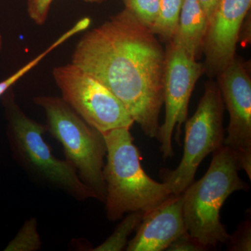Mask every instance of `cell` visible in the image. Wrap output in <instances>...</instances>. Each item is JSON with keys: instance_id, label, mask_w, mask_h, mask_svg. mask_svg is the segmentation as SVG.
<instances>
[{"instance_id": "9c48e42d", "label": "cell", "mask_w": 251, "mask_h": 251, "mask_svg": "<svg viewBox=\"0 0 251 251\" xmlns=\"http://www.w3.org/2000/svg\"><path fill=\"white\" fill-rule=\"evenodd\" d=\"M217 84L229 115L224 145L233 152L251 179V80L242 59L235 56L217 74Z\"/></svg>"}, {"instance_id": "5b68a950", "label": "cell", "mask_w": 251, "mask_h": 251, "mask_svg": "<svg viewBox=\"0 0 251 251\" xmlns=\"http://www.w3.org/2000/svg\"><path fill=\"white\" fill-rule=\"evenodd\" d=\"M34 102L45 112L48 131L62 145L66 161L97 195V200L105 202L103 171L106 145L102 133L88 125L61 97L40 96Z\"/></svg>"}, {"instance_id": "6da1fadb", "label": "cell", "mask_w": 251, "mask_h": 251, "mask_svg": "<svg viewBox=\"0 0 251 251\" xmlns=\"http://www.w3.org/2000/svg\"><path fill=\"white\" fill-rule=\"evenodd\" d=\"M72 63L111 91L144 133L157 138L166 50L150 29L125 9L81 37Z\"/></svg>"}, {"instance_id": "7402d4cb", "label": "cell", "mask_w": 251, "mask_h": 251, "mask_svg": "<svg viewBox=\"0 0 251 251\" xmlns=\"http://www.w3.org/2000/svg\"><path fill=\"white\" fill-rule=\"evenodd\" d=\"M85 1L86 2L92 3V4H100V3L103 2L106 0H85Z\"/></svg>"}, {"instance_id": "277c9868", "label": "cell", "mask_w": 251, "mask_h": 251, "mask_svg": "<svg viewBox=\"0 0 251 251\" xmlns=\"http://www.w3.org/2000/svg\"><path fill=\"white\" fill-rule=\"evenodd\" d=\"M2 98L10 147L24 171L41 184L61 190L78 201L97 200V195L82 182L72 165L54 156L44 139L47 127L23 111L11 88Z\"/></svg>"}, {"instance_id": "52a82bcc", "label": "cell", "mask_w": 251, "mask_h": 251, "mask_svg": "<svg viewBox=\"0 0 251 251\" xmlns=\"http://www.w3.org/2000/svg\"><path fill=\"white\" fill-rule=\"evenodd\" d=\"M52 77L61 98L100 133L130 128L134 124L125 105L111 91L73 63L54 68Z\"/></svg>"}, {"instance_id": "ac0fdd59", "label": "cell", "mask_w": 251, "mask_h": 251, "mask_svg": "<svg viewBox=\"0 0 251 251\" xmlns=\"http://www.w3.org/2000/svg\"><path fill=\"white\" fill-rule=\"evenodd\" d=\"M229 249L230 251H250L251 250V226L250 220H247L239 226L237 232L229 237Z\"/></svg>"}, {"instance_id": "ffe728a7", "label": "cell", "mask_w": 251, "mask_h": 251, "mask_svg": "<svg viewBox=\"0 0 251 251\" xmlns=\"http://www.w3.org/2000/svg\"><path fill=\"white\" fill-rule=\"evenodd\" d=\"M206 249L202 244L193 239L187 231L181 234L172 243L166 251H202Z\"/></svg>"}, {"instance_id": "603a6c76", "label": "cell", "mask_w": 251, "mask_h": 251, "mask_svg": "<svg viewBox=\"0 0 251 251\" xmlns=\"http://www.w3.org/2000/svg\"><path fill=\"white\" fill-rule=\"evenodd\" d=\"M3 47V39L2 36L0 34V52H1V50H2Z\"/></svg>"}, {"instance_id": "e0dca14e", "label": "cell", "mask_w": 251, "mask_h": 251, "mask_svg": "<svg viewBox=\"0 0 251 251\" xmlns=\"http://www.w3.org/2000/svg\"><path fill=\"white\" fill-rule=\"evenodd\" d=\"M125 9L142 24L151 29L156 21L161 0H123Z\"/></svg>"}, {"instance_id": "7a4b0ae2", "label": "cell", "mask_w": 251, "mask_h": 251, "mask_svg": "<svg viewBox=\"0 0 251 251\" xmlns=\"http://www.w3.org/2000/svg\"><path fill=\"white\" fill-rule=\"evenodd\" d=\"M130 129L115 128L102 133L106 145L103 171L105 211L110 221L132 211L150 210L173 196L164 182H157L144 171Z\"/></svg>"}, {"instance_id": "3957f363", "label": "cell", "mask_w": 251, "mask_h": 251, "mask_svg": "<svg viewBox=\"0 0 251 251\" xmlns=\"http://www.w3.org/2000/svg\"><path fill=\"white\" fill-rule=\"evenodd\" d=\"M242 170L233 152L222 145L213 152L205 175L183 193V214L186 231L206 249L228 242L220 213L227 198L248 188L239 177Z\"/></svg>"}, {"instance_id": "ba28073f", "label": "cell", "mask_w": 251, "mask_h": 251, "mask_svg": "<svg viewBox=\"0 0 251 251\" xmlns=\"http://www.w3.org/2000/svg\"><path fill=\"white\" fill-rule=\"evenodd\" d=\"M204 73L203 64L173 41L166 49V63L163 75V103L166 117L160 126L157 139L161 143L160 150L163 158L174 154L172 138L176 129L179 138L180 127L186 120L188 103L196 82Z\"/></svg>"}, {"instance_id": "8fae6325", "label": "cell", "mask_w": 251, "mask_h": 251, "mask_svg": "<svg viewBox=\"0 0 251 251\" xmlns=\"http://www.w3.org/2000/svg\"><path fill=\"white\" fill-rule=\"evenodd\" d=\"M185 232L183 193L173 195L159 205L144 212L137 233L128 242L126 251H166Z\"/></svg>"}, {"instance_id": "7c38bea8", "label": "cell", "mask_w": 251, "mask_h": 251, "mask_svg": "<svg viewBox=\"0 0 251 251\" xmlns=\"http://www.w3.org/2000/svg\"><path fill=\"white\" fill-rule=\"evenodd\" d=\"M208 18L198 0H184L173 41L196 59L202 52Z\"/></svg>"}, {"instance_id": "2e32d148", "label": "cell", "mask_w": 251, "mask_h": 251, "mask_svg": "<svg viewBox=\"0 0 251 251\" xmlns=\"http://www.w3.org/2000/svg\"><path fill=\"white\" fill-rule=\"evenodd\" d=\"M41 237L37 229V221L34 218L27 220L16 237L5 248L6 251H35L41 248Z\"/></svg>"}, {"instance_id": "9a60e30c", "label": "cell", "mask_w": 251, "mask_h": 251, "mask_svg": "<svg viewBox=\"0 0 251 251\" xmlns=\"http://www.w3.org/2000/svg\"><path fill=\"white\" fill-rule=\"evenodd\" d=\"M84 30V27L82 23L77 22L74 25L73 27H71L69 30L64 32L62 36H59L58 39H57L54 43H52V45L49 46L46 50L41 52L39 55L36 56L34 59H31L27 64L21 67L17 72L14 73L12 75H10L7 78L4 79V80L0 82V97H2L3 95L8 90L12 87V86L18 82L21 77L24 76L27 73L31 71L33 68L35 67L37 64H39L42 59L45 58L46 56L49 53H50L52 50L57 49L59 46L64 44L65 41L69 40L72 36H75V34H79Z\"/></svg>"}, {"instance_id": "44dd1931", "label": "cell", "mask_w": 251, "mask_h": 251, "mask_svg": "<svg viewBox=\"0 0 251 251\" xmlns=\"http://www.w3.org/2000/svg\"><path fill=\"white\" fill-rule=\"evenodd\" d=\"M198 1L201 4L209 21L216 6L219 4L220 0H198Z\"/></svg>"}, {"instance_id": "30bf717a", "label": "cell", "mask_w": 251, "mask_h": 251, "mask_svg": "<svg viewBox=\"0 0 251 251\" xmlns=\"http://www.w3.org/2000/svg\"><path fill=\"white\" fill-rule=\"evenodd\" d=\"M251 0H220L208 21L202 51L204 73L216 77L235 57L241 30Z\"/></svg>"}, {"instance_id": "d6986e66", "label": "cell", "mask_w": 251, "mask_h": 251, "mask_svg": "<svg viewBox=\"0 0 251 251\" xmlns=\"http://www.w3.org/2000/svg\"><path fill=\"white\" fill-rule=\"evenodd\" d=\"M54 0H27V14L37 25L45 24Z\"/></svg>"}, {"instance_id": "5bb4252c", "label": "cell", "mask_w": 251, "mask_h": 251, "mask_svg": "<svg viewBox=\"0 0 251 251\" xmlns=\"http://www.w3.org/2000/svg\"><path fill=\"white\" fill-rule=\"evenodd\" d=\"M144 211L129 212L128 216L118 225L116 229L101 244L96 247L94 251H120L128 244V237L133 231L138 228L143 219Z\"/></svg>"}, {"instance_id": "4fadbf2b", "label": "cell", "mask_w": 251, "mask_h": 251, "mask_svg": "<svg viewBox=\"0 0 251 251\" xmlns=\"http://www.w3.org/2000/svg\"><path fill=\"white\" fill-rule=\"evenodd\" d=\"M184 0H161L156 21L150 30L162 40L170 42L177 27Z\"/></svg>"}, {"instance_id": "8992f818", "label": "cell", "mask_w": 251, "mask_h": 251, "mask_svg": "<svg viewBox=\"0 0 251 251\" xmlns=\"http://www.w3.org/2000/svg\"><path fill=\"white\" fill-rule=\"evenodd\" d=\"M225 105L217 82L209 80L197 110L185 126L184 155L176 169L161 171L172 194L184 193L194 180L201 162L224 145Z\"/></svg>"}]
</instances>
